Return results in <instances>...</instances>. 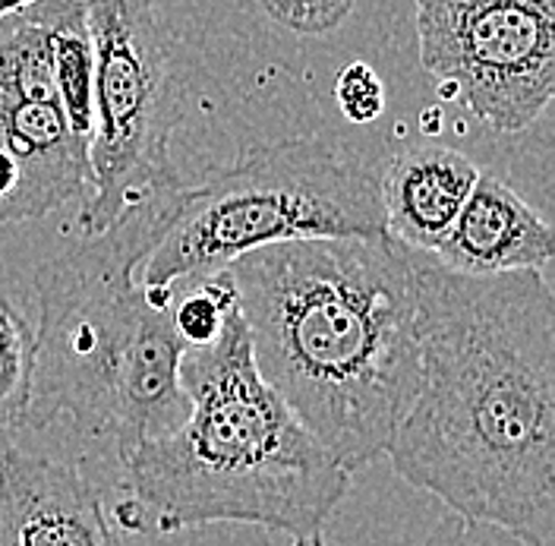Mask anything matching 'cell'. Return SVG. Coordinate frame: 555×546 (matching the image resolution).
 Instances as JSON below:
<instances>
[{
    "mask_svg": "<svg viewBox=\"0 0 555 546\" xmlns=\"http://www.w3.org/2000/svg\"><path fill=\"white\" fill-rule=\"evenodd\" d=\"M420 385L385 458L451 512L555 546V301L543 272L461 275L411 250Z\"/></svg>",
    "mask_w": 555,
    "mask_h": 546,
    "instance_id": "6da1fadb",
    "label": "cell"
},
{
    "mask_svg": "<svg viewBox=\"0 0 555 546\" xmlns=\"http://www.w3.org/2000/svg\"><path fill=\"white\" fill-rule=\"evenodd\" d=\"M259 376L347 474L388 452L420 385L411 246L284 240L228 263Z\"/></svg>",
    "mask_w": 555,
    "mask_h": 546,
    "instance_id": "7a4b0ae2",
    "label": "cell"
},
{
    "mask_svg": "<svg viewBox=\"0 0 555 546\" xmlns=\"http://www.w3.org/2000/svg\"><path fill=\"white\" fill-rule=\"evenodd\" d=\"M180 385L186 417L124 461L120 521L155 534L256 524L291 546H325L353 474L259 376L241 309L215 342L183 351Z\"/></svg>",
    "mask_w": 555,
    "mask_h": 546,
    "instance_id": "3957f363",
    "label": "cell"
},
{
    "mask_svg": "<svg viewBox=\"0 0 555 546\" xmlns=\"http://www.w3.org/2000/svg\"><path fill=\"white\" fill-rule=\"evenodd\" d=\"M171 196L124 212L35 272L33 385L13 430L67 420L79 436L111 445L124 465L186 417V347L171 319L177 291L139 281Z\"/></svg>",
    "mask_w": 555,
    "mask_h": 546,
    "instance_id": "277c9868",
    "label": "cell"
},
{
    "mask_svg": "<svg viewBox=\"0 0 555 546\" xmlns=\"http://www.w3.org/2000/svg\"><path fill=\"white\" fill-rule=\"evenodd\" d=\"M376 234H388L379 177L325 139H281L249 145L199 183H183L168 200L139 281L177 288L284 240Z\"/></svg>",
    "mask_w": 555,
    "mask_h": 546,
    "instance_id": "5b68a950",
    "label": "cell"
},
{
    "mask_svg": "<svg viewBox=\"0 0 555 546\" xmlns=\"http://www.w3.org/2000/svg\"><path fill=\"white\" fill-rule=\"evenodd\" d=\"M95 45L89 193L76 215L82 238L124 212L171 196V137L183 107L177 41L158 0H86Z\"/></svg>",
    "mask_w": 555,
    "mask_h": 546,
    "instance_id": "8992f818",
    "label": "cell"
},
{
    "mask_svg": "<svg viewBox=\"0 0 555 546\" xmlns=\"http://www.w3.org/2000/svg\"><path fill=\"white\" fill-rule=\"evenodd\" d=\"M420 64L477 120L533 127L555 96V0H414Z\"/></svg>",
    "mask_w": 555,
    "mask_h": 546,
    "instance_id": "52a82bcc",
    "label": "cell"
},
{
    "mask_svg": "<svg viewBox=\"0 0 555 546\" xmlns=\"http://www.w3.org/2000/svg\"><path fill=\"white\" fill-rule=\"evenodd\" d=\"M0 149L20 168V190L3 225L35 221L86 200L89 145L69 130L48 35L29 7L0 20Z\"/></svg>",
    "mask_w": 555,
    "mask_h": 546,
    "instance_id": "ba28073f",
    "label": "cell"
},
{
    "mask_svg": "<svg viewBox=\"0 0 555 546\" xmlns=\"http://www.w3.org/2000/svg\"><path fill=\"white\" fill-rule=\"evenodd\" d=\"M0 546H124L99 490L64 458L0 452Z\"/></svg>",
    "mask_w": 555,
    "mask_h": 546,
    "instance_id": "9c48e42d",
    "label": "cell"
},
{
    "mask_svg": "<svg viewBox=\"0 0 555 546\" xmlns=\"http://www.w3.org/2000/svg\"><path fill=\"white\" fill-rule=\"evenodd\" d=\"M429 256L461 275H546L555 256V231L508 187V180L480 172L449 234Z\"/></svg>",
    "mask_w": 555,
    "mask_h": 546,
    "instance_id": "30bf717a",
    "label": "cell"
},
{
    "mask_svg": "<svg viewBox=\"0 0 555 546\" xmlns=\"http://www.w3.org/2000/svg\"><path fill=\"white\" fill-rule=\"evenodd\" d=\"M480 168L457 149L423 142L401 149L379 177L388 238L433 253L449 234Z\"/></svg>",
    "mask_w": 555,
    "mask_h": 546,
    "instance_id": "8fae6325",
    "label": "cell"
},
{
    "mask_svg": "<svg viewBox=\"0 0 555 546\" xmlns=\"http://www.w3.org/2000/svg\"><path fill=\"white\" fill-rule=\"evenodd\" d=\"M48 35L54 86L64 104L69 130L89 145L92 137V89H95V45L86 0H35L29 3Z\"/></svg>",
    "mask_w": 555,
    "mask_h": 546,
    "instance_id": "7c38bea8",
    "label": "cell"
},
{
    "mask_svg": "<svg viewBox=\"0 0 555 546\" xmlns=\"http://www.w3.org/2000/svg\"><path fill=\"white\" fill-rule=\"evenodd\" d=\"M173 291L177 294H173L171 319L183 347H203L215 342L228 322V313L237 307L234 281L224 269L183 281Z\"/></svg>",
    "mask_w": 555,
    "mask_h": 546,
    "instance_id": "4fadbf2b",
    "label": "cell"
},
{
    "mask_svg": "<svg viewBox=\"0 0 555 546\" xmlns=\"http://www.w3.org/2000/svg\"><path fill=\"white\" fill-rule=\"evenodd\" d=\"M35 364V329L7 297H0V420L16 427L26 408Z\"/></svg>",
    "mask_w": 555,
    "mask_h": 546,
    "instance_id": "5bb4252c",
    "label": "cell"
},
{
    "mask_svg": "<svg viewBox=\"0 0 555 546\" xmlns=\"http://www.w3.org/2000/svg\"><path fill=\"white\" fill-rule=\"evenodd\" d=\"M262 13L294 35H328L345 26L357 0H256Z\"/></svg>",
    "mask_w": 555,
    "mask_h": 546,
    "instance_id": "9a60e30c",
    "label": "cell"
},
{
    "mask_svg": "<svg viewBox=\"0 0 555 546\" xmlns=\"http://www.w3.org/2000/svg\"><path fill=\"white\" fill-rule=\"evenodd\" d=\"M335 99H338V107L350 124L366 127V124L379 120L382 111H385V86H382L379 73L370 64L353 61L338 73Z\"/></svg>",
    "mask_w": 555,
    "mask_h": 546,
    "instance_id": "2e32d148",
    "label": "cell"
},
{
    "mask_svg": "<svg viewBox=\"0 0 555 546\" xmlns=\"http://www.w3.org/2000/svg\"><path fill=\"white\" fill-rule=\"evenodd\" d=\"M423 546H530L502 524L449 512L426 537Z\"/></svg>",
    "mask_w": 555,
    "mask_h": 546,
    "instance_id": "e0dca14e",
    "label": "cell"
},
{
    "mask_svg": "<svg viewBox=\"0 0 555 546\" xmlns=\"http://www.w3.org/2000/svg\"><path fill=\"white\" fill-rule=\"evenodd\" d=\"M29 3H35V0H0V20L16 13V10H23V7H29Z\"/></svg>",
    "mask_w": 555,
    "mask_h": 546,
    "instance_id": "ac0fdd59",
    "label": "cell"
}]
</instances>
